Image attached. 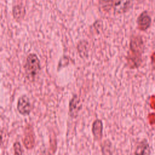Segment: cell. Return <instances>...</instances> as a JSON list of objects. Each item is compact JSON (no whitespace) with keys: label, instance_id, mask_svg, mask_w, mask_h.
I'll return each mask as SVG.
<instances>
[{"label":"cell","instance_id":"cell-1","mask_svg":"<svg viewBox=\"0 0 155 155\" xmlns=\"http://www.w3.org/2000/svg\"><path fill=\"white\" fill-rule=\"evenodd\" d=\"M130 48L131 54L128 56V63L131 68H134L139 67L141 62V54L143 50L142 38L139 36L132 37Z\"/></svg>","mask_w":155,"mask_h":155},{"label":"cell","instance_id":"cell-2","mask_svg":"<svg viewBox=\"0 0 155 155\" xmlns=\"http://www.w3.org/2000/svg\"><path fill=\"white\" fill-rule=\"evenodd\" d=\"M24 68L28 79H33L37 74L40 70V62L35 54H30L27 56Z\"/></svg>","mask_w":155,"mask_h":155},{"label":"cell","instance_id":"cell-3","mask_svg":"<svg viewBox=\"0 0 155 155\" xmlns=\"http://www.w3.org/2000/svg\"><path fill=\"white\" fill-rule=\"evenodd\" d=\"M17 110L23 116H27L31 112V105L28 97L25 95L21 96L17 103Z\"/></svg>","mask_w":155,"mask_h":155},{"label":"cell","instance_id":"cell-4","mask_svg":"<svg viewBox=\"0 0 155 155\" xmlns=\"http://www.w3.org/2000/svg\"><path fill=\"white\" fill-rule=\"evenodd\" d=\"M82 108V104L79 98L74 95L69 103V115L73 118H76Z\"/></svg>","mask_w":155,"mask_h":155},{"label":"cell","instance_id":"cell-5","mask_svg":"<svg viewBox=\"0 0 155 155\" xmlns=\"http://www.w3.org/2000/svg\"><path fill=\"white\" fill-rule=\"evenodd\" d=\"M24 138L23 143L27 149H31L35 145L34 132L31 125H28L25 129Z\"/></svg>","mask_w":155,"mask_h":155},{"label":"cell","instance_id":"cell-6","mask_svg":"<svg viewBox=\"0 0 155 155\" xmlns=\"http://www.w3.org/2000/svg\"><path fill=\"white\" fill-rule=\"evenodd\" d=\"M134 155H151V149L146 139L138 142L136 147Z\"/></svg>","mask_w":155,"mask_h":155},{"label":"cell","instance_id":"cell-7","mask_svg":"<svg viewBox=\"0 0 155 155\" xmlns=\"http://www.w3.org/2000/svg\"><path fill=\"white\" fill-rule=\"evenodd\" d=\"M151 19L147 12H142L137 18V24L139 28L141 30H145L150 26Z\"/></svg>","mask_w":155,"mask_h":155},{"label":"cell","instance_id":"cell-8","mask_svg":"<svg viewBox=\"0 0 155 155\" xmlns=\"http://www.w3.org/2000/svg\"><path fill=\"white\" fill-rule=\"evenodd\" d=\"M92 133L96 140H100L102 137L103 123L100 119H96L92 124Z\"/></svg>","mask_w":155,"mask_h":155},{"label":"cell","instance_id":"cell-9","mask_svg":"<svg viewBox=\"0 0 155 155\" xmlns=\"http://www.w3.org/2000/svg\"><path fill=\"white\" fill-rule=\"evenodd\" d=\"M132 5L131 0H117L114 3L115 12L123 13L127 11Z\"/></svg>","mask_w":155,"mask_h":155},{"label":"cell","instance_id":"cell-10","mask_svg":"<svg viewBox=\"0 0 155 155\" xmlns=\"http://www.w3.org/2000/svg\"><path fill=\"white\" fill-rule=\"evenodd\" d=\"M100 7L104 12H108L113 5V0H100Z\"/></svg>","mask_w":155,"mask_h":155},{"label":"cell","instance_id":"cell-11","mask_svg":"<svg viewBox=\"0 0 155 155\" xmlns=\"http://www.w3.org/2000/svg\"><path fill=\"white\" fill-rule=\"evenodd\" d=\"M13 14L15 18L20 19L24 16V8L21 5H16L13 8Z\"/></svg>","mask_w":155,"mask_h":155},{"label":"cell","instance_id":"cell-12","mask_svg":"<svg viewBox=\"0 0 155 155\" xmlns=\"http://www.w3.org/2000/svg\"><path fill=\"white\" fill-rule=\"evenodd\" d=\"M14 155H22V148L19 142H16L13 144Z\"/></svg>","mask_w":155,"mask_h":155}]
</instances>
